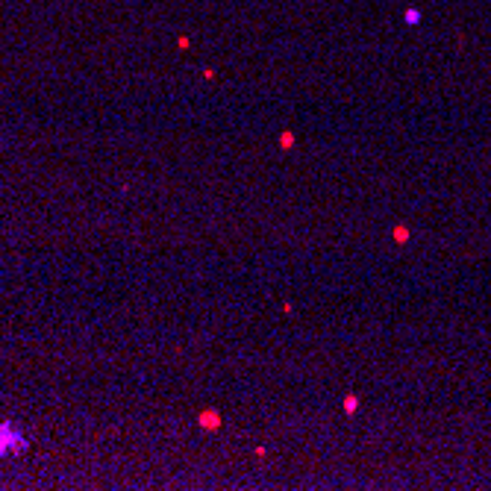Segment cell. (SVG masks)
Returning a JSON list of instances; mask_svg holds the SVG:
<instances>
[{"instance_id":"cell-5","label":"cell","mask_w":491,"mask_h":491,"mask_svg":"<svg viewBox=\"0 0 491 491\" xmlns=\"http://www.w3.org/2000/svg\"><path fill=\"white\" fill-rule=\"evenodd\" d=\"M394 238H397V241H406V238H409V229H403V227L394 229Z\"/></svg>"},{"instance_id":"cell-1","label":"cell","mask_w":491,"mask_h":491,"mask_svg":"<svg viewBox=\"0 0 491 491\" xmlns=\"http://www.w3.org/2000/svg\"><path fill=\"white\" fill-rule=\"evenodd\" d=\"M27 450H30L27 435L12 421H0V456H21Z\"/></svg>"},{"instance_id":"cell-2","label":"cell","mask_w":491,"mask_h":491,"mask_svg":"<svg viewBox=\"0 0 491 491\" xmlns=\"http://www.w3.org/2000/svg\"><path fill=\"white\" fill-rule=\"evenodd\" d=\"M197 421H200L203 429H218V426H221V415H218V412H200Z\"/></svg>"},{"instance_id":"cell-4","label":"cell","mask_w":491,"mask_h":491,"mask_svg":"<svg viewBox=\"0 0 491 491\" xmlns=\"http://www.w3.org/2000/svg\"><path fill=\"white\" fill-rule=\"evenodd\" d=\"M280 147H283V150L295 147V135H292V132H283V135H280Z\"/></svg>"},{"instance_id":"cell-3","label":"cell","mask_w":491,"mask_h":491,"mask_svg":"<svg viewBox=\"0 0 491 491\" xmlns=\"http://www.w3.org/2000/svg\"><path fill=\"white\" fill-rule=\"evenodd\" d=\"M356 409H359V400H356L353 394H347V397H344V412H347V415H353Z\"/></svg>"}]
</instances>
